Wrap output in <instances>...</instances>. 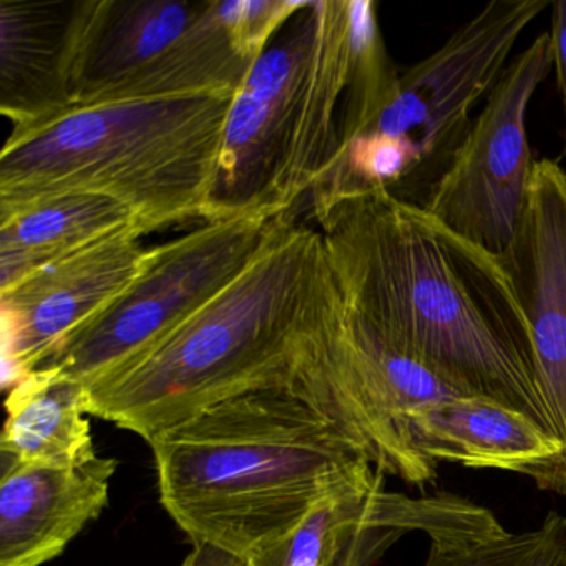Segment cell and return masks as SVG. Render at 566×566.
Instances as JSON below:
<instances>
[{
    "label": "cell",
    "mask_w": 566,
    "mask_h": 566,
    "mask_svg": "<svg viewBox=\"0 0 566 566\" xmlns=\"http://www.w3.org/2000/svg\"><path fill=\"white\" fill-rule=\"evenodd\" d=\"M311 200L340 293L390 346L462 396L520 410L559 437L499 256L384 191Z\"/></svg>",
    "instance_id": "cell-1"
},
{
    "label": "cell",
    "mask_w": 566,
    "mask_h": 566,
    "mask_svg": "<svg viewBox=\"0 0 566 566\" xmlns=\"http://www.w3.org/2000/svg\"><path fill=\"white\" fill-rule=\"evenodd\" d=\"M293 213L210 303L85 386L88 416L150 443L224 400L291 389L327 283L323 238Z\"/></svg>",
    "instance_id": "cell-2"
},
{
    "label": "cell",
    "mask_w": 566,
    "mask_h": 566,
    "mask_svg": "<svg viewBox=\"0 0 566 566\" xmlns=\"http://www.w3.org/2000/svg\"><path fill=\"white\" fill-rule=\"evenodd\" d=\"M148 446L165 512L193 545L247 562L370 463L349 433L290 389L224 400Z\"/></svg>",
    "instance_id": "cell-3"
},
{
    "label": "cell",
    "mask_w": 566,
    "mask_h": 566,
    "mask_svg": "<svg viewBox=\"0 0 566 566\" xmlns=\"http://www.w3.org/2000/svg\"><path fill=\"white\" fill-rule=\"evenodd\" d=\"M234 94L128 98L12 125L0 154V218L51 198L92 193L130 208L145 234L213 220Z\"/></svg>",
    "instance_id": "cell-4"
},
{
    "label": "cell",
    "mask_w": 566,
    "mask_h": 566,
    "mask_svg": "<svg viewBox=\"0 0 566 566\" xmlns=\"http://www.w3.org/2000/svg\"><path fill=\"white\" fill-rule=\"evenodd\" d=\"M549 0H493L400 74L379 117L337 151L311 197L384 191L426 208L525 29Z\"/></svg>",
    "instance_id": "cell-5"
},
{
    "label": "cell",
    "mask_w": 566,
    "mask_h": 566,
    "mask_svg": "<svg viewBox=\"0 0 566 566\" xmlns=\"http://www.w3.org/2000/svg\"><path fill=\"white\" fill-rule=\"evenodd\" d=\"M327 268L323 304L290 390L349 433L380 472L413 485L430 482L437 465L417 450L409 413L462 394L390 346L350 307Z\"/></svg>",
    "instance_id": "cell-6"
},
{
    "label": "cell",
    "mask_w": 566,
    "mask_h": 566,
    "mask_svg": "<svg viewBox=\"0 0 566 566\" xmlns=\"http://www.w3.org/2000/svg\"><path fill=\"white\" fill-rule=\"evenodd\" d=\"M291 211L214 218L151 248L134 283L59 343L38 369L57 370L84 386L117 369L240 276Z\"/></svg>",
    "instance_id": "cell-7"
},
{
    "label": "cell",
    "mask_w": 566,
    "mask_h": 566,
    "mask_svg": "<svg viewBox=\"0 0 566 566\" xmlns=\"http://www.w3.org/2000/svg\"><path fill=\"white\" fill-rule=\"evenodd\" d=\"M553 67L548 32L516 55L485 98L426 210L450 230L500 256L525 207L533 160L526 112Z\"/></svg>",
    "instance_id": "cell-8"
},
{
    "label": "cell",
    "mask_w": 566,
    "mask_h": 566,
    "mask_svg": "<svg viewBox=\"0 0 566 566\" xmlns=\"http://www.w3.org/2000/svg\"><path fill=\"white\" fill-rule=\"evenodd\" d=\"M499 520L452 495L410 499L387 492L373 463L316 503L284 538L250 566H374L400 536L420 530L430 542L492 532Z\"/></svg>",
    "instance_id": "cell-9"
},
{
    "label": "cell",
    "mask_w": 566,
    "mask_h": 566,
    "mask_svg": "<svg viewBox=\"0 0 566 566\" xmlns=\"http://www.w3.org/2000/svg\"><path fill=\"white\" fill-rule=\"evenodd\" d=\"M137 230L87 244L0 293L4 386L38 369L59 343L114 303L142 273L150 250Z\"/></svg>",
    "instance_id": "cell-10"
},
{
    "label": "cell",
    "mask_w": 566,
    "mask_h": 566,
    "mask_svg": "<svg viewBox=\"0 0 566 566\" xmlns=\"http://www.w3.org/2000/svg\"><path fill=\"white\" fill-rule=\"evenodd\" d=\"M528 323L536 382L566 446V170L533 167L525 207L499 256Z\"/></svg>",
    "instance_id": "cell-11"
},
{
    "label": "cell",
    "mask_w": 566,
    "mask_h": 566,
    "mask_svg": "<svg viewBox=\"0 0 566 566\" xmlns=\"http://www.w3.org/2000/svg\"><path fill=\"white\" fill-rule=\"evenodd\" d=\"M310 49L311 39L303 29L284 31L254 61L241 82L224 127L213 220L251 211H276L274 184Z\"/></svg>",
    "instance_id": "cell-12"
},
{
    "label": "cell",
    "mask_w": 566,
    "mask_h": 566,
    "mask_svg": "<svg viewBox=\"0 0 566 566\" xmlns=\"http://www.w3.org/2000/svg\"><path fill=\"white\" fill-rule=\"evenodd\" d=\"M410 436L430 462L460 463L528 476L566 493V446L520 410L479 396H455L409 413Z\"/></svg>",
    "instance_id": "cell-13"
},
{
    "label": "cell",
    "mask_w": 566,
    "mask_h": 566,
    "mask_svg": "<svg viewBox=\"0 0 566 566\" xmlns=\"http://www.w3.org/2000/svg\"><path fill=\"white\" fill-rule=\"evenodd\" d=\"M0 566H42L108 505L118 462L95 457L74 467L0 460Z\"/></svg>",
    "instance_id": "cell-14"
},
{
    "label": "cell",
    "mask_w": 566,
    "mask_h": 566,
    "mask_svg": "<svg viewBox=\"0 0 566 566\" xmlns=\"http://www.w3.org/2000/svg\"><path fill=\"white\" fill-rule=\"evenodd\" d=\"M349 82V0L313 2V41L294 95L286 144L274 184V210H294L336 158Z\"/></svg>",
    "instance_id": "cell-15"
},
{
    "label": "cell",
    "mask_w": 566,
    "mask_h": 566,
    "mask_svg": "<svg viewBox=\"0 0 566 566\" xmlns=\"http://www.w3.org/2000/svg\"><path fill=\"white\" fill-rule=\"evenodd\" d=\"M205 6L200 0L77 2L69 41V107L94 104L164 54Z\"/></svg>",
    "instance_id": "cell-16"
},
{
    "label": "cell",
    "mask_w": 566,
    "mask_h": 566,
    "mask_svg": "<svg viewBox=\"0 0 566 566\" xmlns=\"http://www.w3.org/2000/svg\"><path fill=\"white\" fill-rule=\"evenodd\" d=\"M75 4L0 2V111L12 125L69 107V41Z\"/></svg>",
    "instance_id": "cell-17"
},
{
    "label": "cell",
    "mask_w": 566,
    "mask_h": 566,
    "mask_svg": "<svg viewBox=\"0 0 566 566\" xmlns=\"http://www.w3.org/2000/svg\"><path fill=\"white\" fill-rule=\"evenodd\" d=\"M0 460L74 467L97 457L84 384L54 369H35L9 390Z\"/></svg>",
    "instance_id": "cell-18"
},
{
    "label": "cell",
    "mask_w": 566,
    "mask_h": 566,
    "mask_svg": "<svg viewBox=\"0 0 566 566\" xmlns=\"http://www.w3.org/2000/svg\"><path fill=\"white\" fill-rule=\"evenodd\" d=\"M125 230L145 234L130 208L92 193L51 198L0 218V293L51 261Z\"/></svg>",
    "instance_id": "cell-19"
},
{
    "label": "cell",
    "mask_w": 566,
    "mask_h": 566,
    "mask_svg": "<svg viewBox=\"0 0 566 566\" xmlns=\"http://www.w3.org/2000/svg\"><path fill=\"white\" fill-rule=\"evenodd\" d=\"M253 64L234 41L221 0H208L197 21L174 45L91 105L238 91Z\"/></svg>",
    "instance_id": "cell-20"
},
{
    "label": "cell",
    "mask_w": 566,
    "mask_h": 566,
    "mask_svg": "<svg viewBox=\"0 0 566 566\" xmlns=\"http://www.w3.org/2000/svg\"><path fill=\"white\" fill-rule=\"evenodd\" d=\"M377 9L374 0H349L350 82L340 117L339 150L379 117L399 84Z\"/></svg>",
    "instance_id": "cell-21"
},
{
    "label": "cell",
    "mask_w": 566,
    "mask_h": 566,
    "mask_svg": "<svg viewBox=\"0 0 566 566\" xmlns=\"http://www.w3.org/2000/svg\"><path fill=\"white\" fill-rule=\"evenodd\" d=\"M423 566H566V518L549 512L532 532L432 542Z\"/></svg>",
    "instance_id": "cell-22"
},
{
    "label": "cell",
    "mask_w": 566,
    "mask_h": 566,
    "mask_svg": "<svg viewBox=\"0 0 566 566\" xmlns=\"http://www.w3.org/2000/svg\"><path fill=\"white\" fill-rule=\"evenodd\" d=\"M234 41L251 62L256 61L307 2L294 0H221Z\"/></svg>",
    "instance_id": "cell-23"
},
{
    "label": "cell",
    "mask_w": 566,
    "mask_h": 566,
    "mask_svg": "<svg viewBox=\"0 0 566 566\" xmlns=\"http://www.w3.org/2000/svg\"><path fill=\"white\" fill-rule=\"evenodd\" d=\"M552 41L553 69L556 74V87L563 108V155H566V0L552 2Z\"/></svg>",
    "instance_id": "cell-24"
},
{
    "label": "cell",
    "mask_w": 566,
    "mask_h": 566,
    "mask_svg": "<svg viewBox=\"0 0 566 566\" xmlns=\"http://www.w3.org/2000/svg\"><path fill=\"white\" fill-rule=\"evenodd\" d=\"M180 566H250L247 559L210 545H193Z\"/></svg>",
    "instance_id": "cell-25"
},
{
    "label": "cell",
    "mask_w": 566,
    "mask_h": 566,
    "mask_svg": "<svg viewBox=\"0 0 566 566\" xmlns=\"http://www.w3.org/2000/svg\"><path fill=\"white\" fill-rule=\"evenodd\" d=\"M306 566H311V565H306Z\"/></svg>",
    "instance_id": "cell-26"
}]
</instances>
